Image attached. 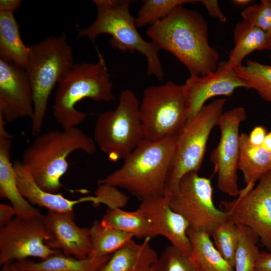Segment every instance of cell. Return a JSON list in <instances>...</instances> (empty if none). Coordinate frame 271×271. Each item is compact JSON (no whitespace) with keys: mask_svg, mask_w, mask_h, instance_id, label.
Masks as SVG:
<instances>
[{"mask_svg":"<svg viewBox=\"0 0 271 271\" xmlns=\"http://www.w3.org/2000/svg\"><path fill=\"white\" fill-rule=\"evenodd\" d=\"M147 36L160 49L174 55L190 74L204 76L217 69L219 53L209 44L206 20L195 10L178 6L150 26Z\"/></svg>","mask_w":271,"mask_h":271,"instance_id":"1","label":"cell"},{"mask_svg":"<svg viewBox=\"0 0 271 271\" xmlns=\"http://www.w3.org/2000/svg\"><path fill=\"white\" fill-rule=\"evenodd\" d=\"M175 140L176 136L156 142L144 139L118 169L98 184L123 188L141 201L164 196Z\"/></svg>","mask_w":271,"mask_h":271,"instance_id":"2","label":"cell"},{"mask_svg":"<svg viewBox=\"0 0 271 271\" xmlns=\"http://www.w3.org/2000/svg\"><path fill=\"white\" fill-rule=\"evenodd\" d=\"M96 147L93 138L76 127L52 130L36 136L24 151L21 161L41 189L56 193L68 169V156L76 151L92 155Z\"/></svg>","mask_w":271,"mask_h":271,"instance_id":"3","label":"cell"},{"mask_svg":"<svg viewBox=\"0 0 271 271\" xmlns=\"http://www.w3.org/2000/svg\"><path fill=\"white\" fill-rule=\"evenodd\" d=\"M96 50L98 57L96 63H74L58 81L53 113L63 129L76 127L87 117L86 113L75 108L82 99L109 102L116 99L104 58L97 48Z\"/></svg>","mask_w":271,"mask_h":271,"instance_id":"4","label":"cell"},{"mask_svg":"<svg viewBox=\"0 0 271 271\" xmlns=\"http://www.w3.org/2000/svg\"><path fill=\"white\" fill-rule=\"evenodd\" d=\"M130 0H94L97 10L95 21L84 29L77 27V38L87 37L94 44L101 34L111 36L109 43L114 49L146 57L147 73L159 80L164 79V72L159 57V46L145 40L136 28L135 18L130 13Z\"/></svg>","mask_w":271,"mask_h":271,"instance_id":"5","label":"cell"},{"mask_svg":"<svg viewBox=\"0 0 271 271\" xmlns=\"http://www.w3.org/2000/svg\"><path fill=\"white\" fill-rule=\"evenodd\" d=\"M29 48L25 70L33 96L31 132L37 136L43 127L51 92L63 74L74 64L73 55L65 33L50 36Z\"/></svg>","mask_w":271,"mask_h":271,"instance_id":"6","label":"cell"},{"mask_svg":"<svg viewBox=\"0 0 271 271\" xmlns=\"http://www.w3.org/2000/svg\"><path fill=\"white\" fill-rule=\"evenodd\" d=\"M226 103L223 98L205 105L189 118L176 136L174 154L168 173L164 195L172 194L181 179L200 169L210 133L217 125Z\"/></svg>","mask_w":271,"mask_h":271,"instance_id":"7","label":"cell"},{"mask_svg":"<svg viewBox=\"0 0 271 271\" xmlns=\"http://www.w3.org/2000/svg\"><path fill=\"white\" fill-rule=\"evenodd\" d=\"M138 97L131 90L121 91L118 105L97 118L93 139L112 162L124 160L144 139Z\"/></svg>","mask_w":271,"mask_h":271,"instance_id":"8","label":"cell"},{"mask_svg":"<svg viewBox=\"0 0 271 271\" xmlns=\"http://www.w3.org/2000/svg\"><path fill=\"white\" fill-rule=\"evenodd\" d=\"M139 111L144 139L156 142L176 136L188 119L184 85L168 81L147 87Z\"/></svg>","mask_w":271,"mask_h":271,"instance_id":"9","label":"cell"},{"mask_svg":"<svg viewBox=\"0 0 271 271\" xmlns=\"http://www.w3.org/2000/svg\"><path fill=\"white\" fill-rule=\"evenodd\" d=\"M170 207L181 215L189 229L207 233L214 231L229 217L213 202V187L209 178L190 172L180 180L176 189L170 195Z\"/></svg>","mask_w":271,"mask_h":271,"instance_id":"10","label":"cell"},{"mask_svg":"<svg viewBox=\"0 0 271 271\" xmlns=\"http://www.w3.org/2000/svg\"><path fill=\"white\" fill-rule=\"evenodd\" d=\"M48 238L43 215L29 218L16 216L0 229L1 265L28 257L44 259L62 253L48 246Z\"/></svg>","mask_w":271,"mask_h":271,"instance_id":"11","label":"cell"},{"mask_svg":"<svg viewBox=\"0 0 271 271\" xmlns=\"http://www.w3.org/2000/svg\"><path fill=\"white\" fill-rule=\"evenodd\" d=\"M246 118V111L241 106L223 112L217 124L220 131L219 142L210 154V161L214 165V174H217L218 189L232 197H237L240 193L237 175L239 129L241 123Z\"/></svg>","mask_w":271,"mask_h":271,"instance_id":"12","label":"cell"},{"mask_svg":"<svg viewBox=\"0 0 271 271\" xmlns=\"http://www.w3.org/2000/svg\"><path fill=\"white\" fill-rule=\"evenodd\" d=\"M220 209L236 223L255 232L262 244L271 251V172L255 187L231 201H223Z\"/></svg>","mask_w":271,"mask_h":271,"instance_id":"13","label":"cell"},{"mask_svg":"<svg viewBox=\"0 0 271 271\" xmlns=\"http://www.w3.org/2000/svg\"><path fill=\"white\" fill-rule=\"evenodd\" d=\"M34 112L31 86L25 68L0 59V117L6 123Z\"/></svg>","mask_w":271,"mask_h":271,"instance_id":"14","label":"cell"},{"mask_svg":"<svg viewBox=\"0 0 271 271\" xmlns=\"http://www.w3.org/2000/svg\"><path fill=\"white\" fill-rule=\"evenodd\" d=\"M183 85L188 119L194 116L212 97L230 96L239 88L249 89L248 85L237 75L234 68L227 67L226 61L220 62L213 72L204 76L190 74Z\"/></svg>","mask_w":271,"mask_h":271,"instance_id":"15","label":"cell"},{"mask_svg":"<svg viewBox=\"0 0 271 271\" xmlns=\"http://www.w3.org/2000/svg\"><path fill=\"white\" fill-rule=\"evenodd\" d=\"M44 221L49 235L46 243L49 248L76 258L88 257L91 250L89 228L76 223L74 212L48 211L44 215Z\"/></svg>","mask_w":271,"mask_h":271,"instance_id":"16","label":"cell"},{"mask_svg":"<svg viewBox=\"0 0 271 271\" xmlns=\"http://www.w3.org/2000/svg\"><path fill=\"white\" fill-rule=\"evenodd\" d=\"M138 209L149 219L158 236L167 238L174 248L190 256L191 244L187 235L189 228L185 219L171 209L166 196L141 201Z\"/></svg>","mask_w":271,"mask_h":271,"instance_id":"17","label":"cell"},{"mask_svg":"<svg viewBox=\"0 0 271 271\" xmlns=\"http://www.w3.org/2000/svg\"><path fill=\"white\" fill-rule=\"evenodd\" d=\"M6 123L0 120V195L7 199L17 217L29 218L42 215L40 211L21 194L11 162L12 136L6 129Z\"/></svg>","mask_w":271,"mask_h":271,"instance_id":"18","label":"cell"},{"mask_svg":"<svg viewBox=\"0 0 271 271\" xmlns=\"http://www.w3.org/2000/svg\"><path fill=\"white\" fill-rule=\"evenodd\" d=\"M13 165L19 189L22 196L33 206L37 205L50 211L68 213L73 212L74 207L80 203L93 202L92 196L71 200L61 194L45 191L37 184L29 170L21 161L17 160Z\"/></svg>","mask_w":271,"mask_h":271,"instance_id":"19","label":"cell"},{"mask_svg":"<svg viewBox=\"0 0 271 271\" xmlns=\"http://www.w3.org/2000/svg\"><path fill=\"white\" fill-rule=\"evenodd\" d=\"M146 238L138 243L133 239L111 254L100 271H152L158 258Z\"/></svg>","mask_w":271,"mask_h":271,"instance_id":"20","label":"cell"},{"mask_svg":"<svg viewBox=\"0 0 271 271\" xmlns=\"http://www.w3.org/2000/svg\"><path fill=\"white\" fill-rule=\"evenodd\" d=\"M237 168L242 172L245 184L239 194L251 190L256 182L270 171L269 152L262 146L253 145L245 133L240 134Z\"/></svg>","mask_w":271,"mask_h":271,"instance_id":"21","label":"cell"},{"mask_svg":"<svg viewBox=\"0 0 271 271\" xmlns=\"http://www.w3.org/2000/svg\"><path fill=\"white\" fill-rule=\"evenodd\" d=\"M233 38L234 47L226 61L229 69L242 64L243 60L254 51H271V37L261 29L244 20L236 25Z\"/></svg>","mask_w":271,"mask_h":271,"instance_id":"22","label":"cell"},{"mask_svg":"<svg viewBox=\"0 0 271 271\" xmlns=\"http://www.w3.org/2000/svg\"><path fill=\"white\" fill-rule=\"evenodd\" d=\"M111 255L79 259L60 253L37 262L24 260L14 264L27 271H100Z\"/></svg>","mask_w":271,"mask_h":271,"instance_id":"23","label":"cell"},{"mask_svg":"<svg viewBox=\"0 0 271 271\" xmlns=\"http://www.w3.org/2000/svg\"><path fill=\"white\" fill-rule=\"evenodd\" d=\"M29 55L14 13L0 12V59L25 69Z\"/></svg>","mask_w":271,"mask_h":271,"instance_id":"24","label":"cell"},{"mask_svg":"<svg viewBox=\"0 0 271 271\" xmlns=\"http://www.w3.org/2000/svg\"><path fill=\"white\" fill-rule=\"evenodd\" d=\"M191 244L190 258L199 271H234L216 248L206 233L188 229Z\"/></svg>","mask_w":271,"mask_h":271,"instance_id":"25","label":"cell"},{"mask_svg":"<svg viewBox=\"0 0 271 271\" xmlns=\"http://www.w3.org/2000/svg\"><path fill=\"white\" fill-rule=\"evenodd\" d=\"M100 222L105 226L131 234L138 239L158 236L150 221L138 208L133 211L108 208Z\"/></svg>","mask_w":271,"mask_h":271,"instance_id":"26","label":"cell"},{"mask_svg":"<svg viewBox=\"0 0 271 271\" xmlns=\"http://www.w3.org/2000/svg\"><path fill=\"white\" fill-rule=\"evenodd\" d=\"M91 250L88 257L111 255L132 239L131 234L103 225L95 220L89 228Z\"/></svg>","mask_w":271,"mask_h":271,"instance_id":"27","label":"cell"},{"mask_svg":"<svg viewBox=\"0 0 271 271\" xmlns=\"http://www.w3.org/2000/svg\"><path fill=\"white\" fill-rule=\"evenodd\" d=\"M237 75L265 101L271 103V66L246 60L245 65L234 68Z\"/></svg>","mask_w":271,"mask_h":271,"instance_id":"28","label":"cell"},{"mask_svg":"<svg viewBox=\"0 0 271 271\" xmlns=\"http://www.w3.org/2000/svg\"><path fill=\"white\" fill-rule=\"evenodd\" d=\"M239 239L234 258V271H256V263L260 253L258 236L248 227L237 223Z\"/></svg>","mask_w":271,"mask_h":271,"instance_id":"29","label":"cell"},{"mask_svg":"<svg viewBox=\"0 0 271 271\" xmlns=\"http://www.w3.org/2000/svg\"><path fill=\"white\" fill-rule=\"evenodd\" d=\"M194 0H145L135 18L136 27L151 26L168 16L178 6L185 4H195Z\"/></svg>","mask_w":271,"mask_h":271,"instance_id":"30","label":"cell"},{"mask_svg":"<svg viewBox=\"0 0 271 271\" xmlns=\"http://www.w3.org/2000/svg\"><path fill=\"white\" fill-rule=\"evenodd\" d=\"M214 244L226 261L234 268L239 231L237 224L229 218L212 233Z\"/></svg>","mask_w":271,"mask_h":271,"instance_id":"31","label":"cell"},{"mask_svg":"<svg viewBox=\"0 0 271 271\" xmlns=\"http://www.w3.org/2000/svg\"><path fill=\"white\" fill-rule=\"evenodd\" d=\"M152 271H199L189 256L172 246L167 247L154 264Z\"/></svg>","mask_w":271,"mask_h":271,"instance_id":"32","label":"cell"},{"mask_svg":"<svg viewBox=\"0 0 271 271\" xmlns=\"http://www.w3.org/2000/svg\"><path fill=\"white\" fill-rule=\"evenodd\" d=\"M243 20L261 29L271 37V1L261 0L241 12Z\"/></svg>","mask_w":271,"mask_h":271,"instance_id":"33","label":"cell"},{"mask_svg":"<svg viewBox=\"0 0 271 271\" xmlns=\"http://www.w3.org/2000/svg\"><path fill=\"white\" fill-rule=\"evenodd\" d=\"M94 197V204H103L109 209L121 208L126 206L128 201L126 194L117 187L106 184H98Z\"/></svg>","mask_w":271,"mask_h":271,"instance_id":"34","label":"cell"},{"mask_svg":"<svg viewBox=\"0 0 271 271\" xmlns=\"http://www.w3.org/2000/svg\"><path fill=\"white\" fill-rule=\"evenodd\" d=\"M198 2L204 5L210 16L217 19L222 23L226 21V17L221 11L217 1L200 0Z\"/></svg>","mask_w":271,"mask_h":271,"instance_id":"35","label":"cell"},{"mask_svg":"<svg viewBox=\"0 0 271 271\" xmlns=\"http://www.w3.org/2000/svg\"><path fill=\"white\" fill-rule=\"evenodd\" d=\"M16 216V212L12 205L2 203L0 204L1 228L9 223Z\"/></svg>","mask_w":271,"mask_h":271,"instance_id":"36","label":"cell"},{"mask_svg":"<svg viewBox=\"0 0 271 271\" xmlns=\"http://www.w3.org/2000/svg\"><path fill=\"white\" fill-rule=\"evenodd\" d=\"M266 130L262 126H255L248 135L250 142L255 146H262L266 136Z\"/></svg>","mask_w":271,"mask_h":271,"instance_id":"37","label":"cell"},{"mask_svg":"<svg viewBox=\"0 0 271 271\" xmlns=\"http://www.w3.org/2000/svg\"><path fill=\"white\" fill-rule=\"evenodd\" d=\"M256 271H271V251H260L256 263Z\"/></svg>","mask_w":271,"mask_h":271,"instance_id":"38","label":"cell"},{"mask_svg":"<svg viewBox=\"0 0 271 271\" xmlns=\"http://www.w3.org/2000/svg\"><path fill=\"white\" fill-rule=\"evenodd\" d=\"M21 3L20 0H1L0 12L14 13L19 9Z\"/></svg>","mask_w":271,"mask_h":271,"instance_id":"39","label":"cell"},{"mask_svg":"<svg viewBox=\"0 0 271 271\" xmlns=\"http://www.w3.org/2000/svg\"><path fill=\"white\" fill-rule=\"evenodd\" d=\"M262 147L269 152H271V131L266 134Z\"/></svg>","mask_w":271,"mask_h":271,"instance_id":"40","label":"cell"},{"mask_svg":"<svg viewBox=\"0 0 271 271\" xmlns=\"http://www.w3.org/2000/svg\"><path fill=\"white\" fill-rule=\"evenodd\" d=\"M252 2L250 0H233L232 1L233 4L239 6H246L252 3Z\"/></svg>","mask_w":271,"mask_h":271,"instance_id":"41","label":"cell"},{"mask_svg":"<svg viewBox=\"0 0 271 271\" xmlns=\"http://www.w3.org/2000/svg\"><path fill=\"white\" fill-rule=\"evenodd\" d=\"M1 266V271H12L11 262L5 263Z\"/></svg>","mask_w":271,"mask_h":271,"instance_id":"42","label":"cell"},{"mask_svg":"<svg viewBox=\"0 0 271 271\" xmlns=\"http://www.w3.org/2000/svg\"><path fill=\"white\" fill-rule=\"evenodd\" d=\"M11 269L12 271H27L18 268L12 262H11Z\"/></svg>","mask_w":271,"mask_h":271,"instance_id":"43","label":"cell"},{"mask_svg":"<svg viewBox=\"0 0 271 271\" xmlns=\"http://www.w3.org/2000/svg\"><path fill=\"white\" fill-rule=\"evenodd\" d=\"M270 154V172H271V152H269Z\"/></svg>","mask_w":271,"mask_h":271,"instance_id":"44","label":"cell"},{"mask_svg":"<svg viewBox=\"0 0 271 271\" xmlns=\"http://www.w3.org/2000/svg\"><path fill=\"white\" fill-rule=\"evenodd\" d=\"M271 52V51H270ZM269 58L271 60V52H270V56H269Z\"/></svg>","mask_w":271,"mask_h":271,"instance_id":"45","label":"cell"},{"mask_svg":"<svg viewBox=\"0 0 271 271\" xmlns=\"http://www.w3.org/2000/svg\"><path fill=\"white\" fill-rule=\"evenodd\" d=\"M270 1H271V0H270Z\"/></svg>","mask_w":271,"mask_h":271,"instance_id":"46","label":"cell"}]
</instances>
